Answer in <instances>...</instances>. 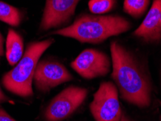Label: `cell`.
<instances>
[{"instance_id":"6da1fadb","label":"cell","mask_w":161,"mask_h":121,"mask_svg":"<svg viewBox=\"0 0 161 121\" xmlns=\"http://www.w3.org/2000/svg\"><path fill=\"white\" fill-rule=\"evenodd\" d=\"M110 52L111 76L121 98L139 108L148 107L152 98V84L144 68L131 52L117 41H112Z\"/></svg>"},{"instance_id":"7a4b0ae2","label":"cell","mask_w":161,"mask_h":121,"mask_svg":"<svg viewBox=\"0 0 161 121\" xmlns=\"http://www.w3.org/2000/svg\"><path fill=\"white\" fill-rule=\"evenodd\" d=\"M131 28V23L120 15L84 14L71 25L49 34L71 38L80 43L99 44L111 36L127 32Z\"/></svg>"},{"instance_id":"3957f363","label":"cell","mask_w":161,"mask_h":121,"mask_svg":"<svg viewBox=\"0 0 161 121\" xmlns=\"http://www.w3.org/2000/svg\"><path fill=\"white\" fill-rule=\"evenodd\" d=\"M53 38L28 45L20 60L2 77V84L11 93L23 98L34 95L32 84L35 70L40 58L54 43Z\"/></svg>"},{"instance_id":"277c9868","label":"cell","mask_w":161,"mask_h":121,"mask_svg":"<svg viewBox=\"0 0 161 121\" xmlns=\"http://www.w3.org/2000/svg\"><path fill=\"white\" fill-rule=\"evenodd\" d=\"M89 109L95 121H120L123 113L116 86L110 81L101 83Z\"/></svg>"},{"instance_id":"5b68a950","label":"cell","mask_w":161,"mask_h":121,"mask_svg":"<svg viewBox=\"0 0 161 121\" xmlns=\"http://www.w3.org/2000/svg\"><path fill=\"white\" fill-rule=\"evenodd\" d=\"M87 89L70 86L52 99L44 111L46 121H62L70 117L81 105L88 95Z\"/></svg>"},{"instance_id":"8992f818","label":"cell","mask_w":161,"mask_h":121,"mask_svg":"<svg viewBox=\"0 0 161 121\" xmlns=\"http://www.w3.org/2000/svg\"><path fill=\"white\" fill-rule=\"evenodd\" d=\"M70 66L84 79L91 80L107 75L111 62L104 52L96 49H86L70 63Z\"/></svg>"},{"instance_id":"52a82bcc","label":"cell","mask_w":161,"mask_h":121,"mask_svg":"<svg viewBox=\"0 0 161 121\" xmlns=\"http://www.w3.org/2000/svg\"><path fill=\"white\" fill-rule=\"evenodd\" d=\"M73 79L65 65L54 60H42L37 64L34 83L38 91L46 93L52 89Z\"/></svg>"},{"instance_id":"ba28073f","label":"cell","mask_w":161,"mask_h":121,"mask_svg":"<svg viewBox=\"0 0 161 121\" xmlns=\"http://www.w3.org/2000/svg\"><path fill=\"white\" fill-rule=\"evenodd\" d=\"M80 0H46L40 30L42 31L65 25L74 15Z\"/></svg>"},{"instance_id":"9c48e42d","label":"cell","mask_w":161,"mask_h":121,"mask_svg":"<svg viewBox=\"0 0 161 121\" xmlns=\"http://www.w3.org/2000/svg\"><path fill=\"white\" fill-rule=\"evenodd\" d=\"M161 0H153L151 8L141 25L134 30L133 35L147 43L158 42L161 40L160 13Z\"/></svg>"},{"instance_id":"30bf717a","label":"cell","mask_w":161,"mask_h":121,"mask_svg":"<svg viewBox=\"0 0 161 121\" xmlns=\"http://www.w3.org/2000/svg\"><path fill=\"white\" fill-rule=\"evenodd\" d=\"M24 54V43L20 34L9 28L6 39V58L11 66L17 64Z\"/></svg>"},{"instance_id":"8fae6325","label":"cell","mask_w":161,"mask_h":121,"mask_svg":"<svg viewBox=\"0 0 161 121\" xmlns=\"http://www.w3.org/2000/svg\"><path fill=\"white\" fill-rule=\"evenodd\" d=\"M0 20L13 27H18L22 21V13L18 8L0 1Z\"/></svg>"},{"instance_id":"7c38bea8","label":"cell","mask_w":161,"mask_h":121,"mask_svg":"<svg viewBox=\"0 0 161 121\" xmlns=\"http://www.w3.org/2000/svg\"><path fill=\"white\" fill-rule=\"evenodd\" d=\"M150 0H124V11L134 18H139L147 10Z\"/></svg>"},{"instance_id":"4fadbf2b","label":"cell","mask_w":161,"mask_h":121,"mask_svg":"<svg viewBox=\"0 0 161 121\" xmlns=\"http://www.w3.org/2000/svg\"><path fill=\"white\" fill-rule=\"evenodd\" d=\"M115 3L116 0H89L88 6L94 15H103L112 10Z\"/></svg>"},{"instance_id":"5bb4252c","label":"cell","mask_w":161,"mask_h":121,"mask_svg":"<svg viewBox=\"0 0 161 121\" xmlns=\"http://www.w3.org/2000/svg\"><path fill=\"white\" fill-rule=\"evenodd\" d=\"M0 121H16V120L14 119L13 118H12L3 108L0 107Z\"/></svg>"},{"instance_id":"9a60e30c","label":"cell","mask_w":161,"mask_h":121,"mask_svg":"<svg viewBox=\"0 0 161 121\" xmlns=\"http://www.w3.org/2000/svg\"><path fill=\"white\" fill-rule=\"evenodd\" d=\"M4 102H12V101H10V99L4 94L1 87H0V104Z\"/></svg>"},{"instance_id":"2e32d148","label":"cell","mask_w":161,"mask_h":121,"mask_svg":"<svg viewBox=\"0 0 161 121\" xmlns=\"http://www.w3.org/2000/svg\"><path fill=\"white\" fill-rule=\"evenodd\" d=\"M4 37L0 32V58L4 55Z\"/></svg>"},{"instance_id":"e0dca14e","label":"cell","mask_w":161,"mask_h":121,"mask_svg":"<svg viewBox=\"0 0 161 121\" xmlns=\"http://www.w3.org/2000/svg\"><path fill=\"white\" fill-rule=\"evenodd\" d=\"M120 121H131V120H130L129 119V118H128L127 116L125 115V114L123 113V114H122L121 119H120Z\"/></svg>"},{"instance_id":"ac0fdd59","label":"cell","mask_w":161,"mask_h":121,"mask_svg":"<svg viewBox=\"0 0 161 121\" xmlns=\"http://www.w3.org/2000/svg\"><path fill=\"white\" fill-rule=\"evenodd\" d=\"M160 30H161V9H160Z\"/></svg>"},{"instance_id":"d6986e66","label":"cell","mask_w":161,"mask_h":121,"mask_svg":"<svg viewBox=\"0 0 161 121\" xmlns=\"http://www.w3.org/2000/svg\"><path fill=\"white\" fill-rule=\"evenodd\" d=\"M160 106H161V102H160Z\"/></svg>"}]
</instances>
